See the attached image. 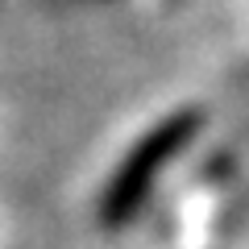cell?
I'll use <instances>...</instances> for the list:
<instances>
[{
	"label": "cell",
	"mask_w": 249,
	"mask_h": 249,
	"mask_svg": "<svg viewBox=\"0 0 249 249\" xmlns=\"http://www.w3.org/2000/svg\"><path fill=\"white\" fill-rule=\"evenodd\" d=\"M199 124H204V112L199 108H178L166 121H158L133 150L124 154V162L112 170L104 196H100V220H104V229H124V224L142 212L145 199L158 187V175L196 142Z\"/></svg>",
	"instance_id": "1"
}]
</instances>
